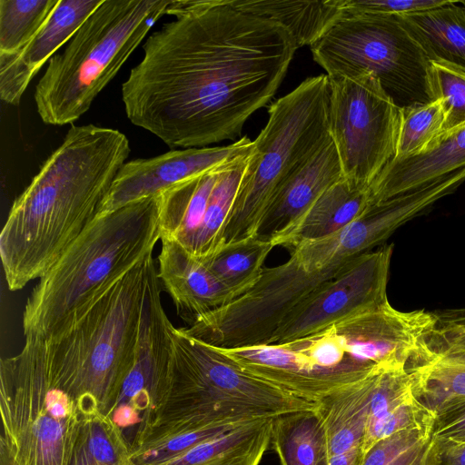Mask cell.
Masks as SVG:
<instances>
[{
    "label": "cell",
    "mask_w": 465,
    "mask_h": 465,
    "mask_svg": "<svg viewBox=\"0 0 465 465\" xmlns=\"http://www.w3.org/2000/svg\"><path fill=\"white\" fill-rule=\"evenodd\" d=\"M429 207L430 199L422 190L370 203L361 214L336 232L302 242L290 253L306 271H322L371 251Z\"/></svg>",
    "instance_id": "16"
},
{
    "label": "cell",
    "mask_w": 465,
    "mask_h": 465,
    "mask_svg": "<svg viewBox=\"0 0 465 465\" xmlns=\"http://www.w3.org/2000/svg\"><path fill=\"white\" fill-rule=\"evenodd\" d=\"M310 46L329 77L371 74L400 107L435 100L430 62L396 15L342 11Z\"/></svg>",
    "instance_id": "10"
},
{
    "label": "cell",
    "mask_w": 465,
    "mask_h": 465,
    "mask_svg": "<svg viewBox=\"0 0 465 465\" xmlns=\"http://www.w3.org/2000/svg\"><path fill=\"white\" fill-rule=\"evenodd\" d=\"M160 239L159 195L97 215L39 278L23 313L25 337H52Z\"/></svg>",
    "instance_id": "6"
},
{
    "label": "cell",
    "mask_w": 465,
    "mask_h": 465,
    "mask_svg": "<svg viewBox=\"0 0 465 465\" xmlns=\"http://www.w3.org/2000/svg\"><path fill=\"white\" fill-rule=\"evenodd\" d=\"M369 204V188L357 186L342 177L272 243L292 250L302 242L331 235L356 219Z\"/></svg>",
    "instance_id": "21"
},
{
    "label": "cell",
    "mask_w": 465,
    "mask_h": 465,
    "mask_svg": "<svg viewBox=\"0 0 465 465\" xmlns=\"http://www.w3.org/2000/svg\"><path fill=\"white\" fill-rule=\"evenodd\" d=\"M430 438L402 452L388 465H425Z\"/></svg>",
    "instance_id": "41"
},
{
    "label": "cell",
    "mask_w": 465,
    "mask_h": 465,
    "mask_svg": "<svg viewBox=\"0 0 465 465\" xmlns=\"http://www.w3.org/2000/svg\"><path fill=\"white\" fill-rule=\"evenodd\" d=\"M439 317L390 302L282 343L223 349L248 372L311 402L386 370L413 371L431 357Z\"/></svg>",
    "instance_id": "3"
},
{
    "label": "cell",
    "mask_w": 465,
    "mask_h": 465,
    "mask_svg": "<svg viewBox=\"0 0 465 465\" xmlns=\"http://www.w3.org/2000/svg\"><path fill=\"white\" fill-rule=\"evenodd\" d=\"M273 247L270 242L251 237L222 244L199 259L221 283L240 296L257 282Z\"/></svg>",
    "instance_id": "27"
},
{
    "label": "cell",
    "mask_w": 465,
    "mask_h": 465,
    "mask_svg": "<svg viewBox=\"0 0 465 465\" xmlns=\"http://www.w3.org/2000/svg\"><path fill=\"white\" fill-rule=\"evenodd\" d=\"M425 465H465V442L431 436Z\"/></svg>",
    "instance_id": "40"
},
{
    "label": "cell",
    "mask_w": 465,
    "mask_h": 465,
    "mask_svg": "<svg viewBox=\"0 0 465 465\" xmlns=\"http://www.w3.org/2000/svg\"><path fill=\"white\" fill-rule=\"evenodd\" d=\"M364 455L363 448L358 447L347 452L331 456L329 465H362Z\"/></svg>",
    "instance_id": "42"
},
{
    "label": "cell",
    "mask_w": 465,
    "mask_h": 465,
    "mask_svg": "<svg viewBox=\"0 0 465 465\" xmlns=\"http://www.w3.org/2000/svg\"><path fill=\"white\" fill-rule=\"evenodd\" d=\"M331 94L329 76L320 74L272 104L266 125L252 141L222 244L255 237L274 193L332 140Z\"/></svg>",
    "instance_id": "8"
},
{
    "label": "cell",
    "mask_w": 465,
    "mask_h": 465,
    "mask_svg": "<svg viewBox=\"0 0 465 465\" xmlns=\"http://www.w3.org/2000/svg\"><path fill=\"white\" fill-rule=\"evenodd\" d=\"M229 4L281 25L292 35L297 48L313 44L342 13L341 0H229Z\"/></svg>",
    "instance_id": "25"
},
{
    "label": "cell",
    "mask_w": 465,
    "mask_h": 465,
    "mask_svg": "<svg viewBox=\"0 0 465 465\" xmlns=\"http://www.w3.org/2000/svg\"><path fill=\"white\" fill-rule=\"evenodd\" d=\"M396 16L430 62H444L465 69V10L458 1Z\"/></svg>",
    "instance_id": "23"
},
{
    "label": "cell",
    "mask_w": 465,
    "mask_h": 465,
    "mask_svg": "<svg viewBox=\"0 0 465 465\" xmlns=\"http://www.w3.org/2000/svg\"><path fill=\"white\" fill-rule=\"evenodd\" d=\"M412 397L414 396L411 371L404 369L381 371L375 379L367 426L381 419Z\"/></svg>",
    "instance_id": "34"
},
{
    "label": "cell",
    "mask_w": 465,
    "mask_h": 465,
    "mask_svg": "<svg viewBox=\"0 0 465 465\" xmlns=\"http://www.w3.org/2000/svg\"><path fill=\"white\" fill-rule=\"evenodd\" d=\"M446 114L440 99L401 107L396 159L425 152L445 129Z\"/></svg>",
    "instance_id": "32"
},
{
    "label": "cell",
    "mask_w": 465,
    "mask_h": 465,
    "mask_svg": "<svg viewBox=\"0 0 465 465\" xmlns=\"http://www.w3.org/2000/svg\"><path fill=\"white\" fill-rule=\"evenodd\" d=\"M171 0H104L48 62L34 94L41 120L73 124L165 15Z\"/></svg>",
    "instance_id": "7"
},
{
    "label": "cell",
    "mask_w": 465,
    "mask_h": 465,
    "mask_svg": "<svg viewBox=\"0 0 465 465\" xmlns=\"http://www.w3.org/2000/svg\"><path fill=\"white\" fill-rule=\"evenodd\" d=\"M165 15L122 84L127 118L170 148L239 137L285 77L293 37L229 0H171Z\"/></svg>",
    "instance_id": "1"
},
{
    "label": "cell",
    "mask_w": 465,
    "mask_h": 465,
    "mask_svg": "<svg viewBox=\"0 0 465 465\" xmlns=\"http://www.w3.org/2000/svg\"><path fill=\"white\" fill-rule=\"evenodd\" d=\"M380 372L337 390L315 402L314 409L324 426L331 457L363 446L371 397Z\"/></svg>",
    "instance_id": "22"
},
{
    "label": "cell",
    "mask_w": 465,
    "mask_h": 465,
    "mask_svg": "<svg viewBox=\"0 0 465 465\" xmlns=\"http://www.w3.org/2000/svg\"><path fill=\"white\" fill-rule=\"evenodd\" d=\"M129 465H135V464L133 462V463H131V464H129Z\"/></svg>",
    "instance_id": "45"
},
{
    "label": "cell",
    "mask_w": 465,
    "mask_h": 465,
    "mask_svg": "<svg viewBox=\"0 0 465 465\" xmlns=\"http://www.w3.org/2000/svg\"><path fill=\"white\" fill-rule=\"evenodd\" d=\"M434 412L420 403L415 397L367 426L363 441L365 453L378 440L402 430L432 427Z\"/></svg>",
    "instance_id": "35"
},
{
    "label": "cell",
    "mask_w": 465,
    "mask_h": 465,
    "mask_svg": "<svg viewBox=\"0 0 465 465\" xmlns=\"http://www.w3.org/2000/svg\"><path fill=\"white\" fill-rule=\"evenodd\" d=\"M351 260L311 272L291 255L281 265L263 268L257 282L242 294L183 329L188 335L222 349L270 344L291 311Z\"/></svg>",
    "instance_id": "12"
},
{
    "label": "cell",
    "mask_w": 465,
    "mask_h": 465,
    "mask_svg": "<svg viewBox=\"0 0 465 465\" xmlns=\"http://www.w3.org/2000/svg\"><path fill=\"white\" fill-rule=\"evenodd\" d=\"M465 168V124L444 132L422 153L392 160L369 187L370 203L411 192Z\"/></svg>",
    "instance_id": "20"
},
{
    "label": "cell",
    "mask_w": 465,
    "mask_h": 465,
    "mask_svg": "<svg viewBox=\"0 0 465 465\" xmlns=\"http://www.w3.org/2000/svg\"><path fill=\"white\" fill-rule=\"evenodd\" d=\"M432 427L402 430L374 443L365 453L362 465H388L402 452L431 437Z\"/></svg>",
    "instance_id": "36"
},
{
    "label": "cell",
    "mask_w": 465,
    "mask_h": 465,
    "mask_svg": "<svg viewBox=\"0 0 465 465\" xmlns=\"http://www.w3.org/2000/svg\"><path fill=\"white\" fill-rule=\"evenodd\" d=\"M329 78L330 132L342 176L369 188L396 157L401 107L371 74Z\"/></svg>",
    "instance_id": "11"
},
{
    "label": "cell",
    "mask_w": 465,
    "mask_h": 465,
    "mask_svg": "<svg viewBox=\"0 0 465 465\" xmlns=\"http://www.w3.org/2000/svg\"><path fill=\"white\" fill-rule=\"evenodd\" d=\"M271 444L282 465H329L324 426L315 409L274 416Z\"/></svg>",
    "instance_id": "26"
},
{
    "label": "cell",
    "mask_w": 465,
    "mask_h": 465,
    "mask_svg": "<svg viewBox=\"0 0 465 465\" xmlns=\"http://www.w3.org/2000/svg\"><path fill=\"white\" fill-rule=\"evenodd\" d=\"M272 418L247 421L159 465H259L271 445Z\"/></svg>",
    "instance_id": "24"
},
{
    "label": "cell",
    "mask_w": 465,
    "mask_h": 465,
    "mask_svg": "<svg viewBox=\"0 0 465 465\" xmlns=\"http://www.w3.org/2000/svg\"><path fill=\"white\" fill-rule=\"evenodd\" d=\"M157 276L170 294L177 313L191 324L238 297L199 258L172 241L162 240Z\"/></svg>",
    "instance_id": "18"
},
{
    "label": "cell",
    "mask_w": 465,
    "mask_h": 465,
    "mask_svg": "<svg viewBox=\"0 0 465 465\" xmlns=\"http://www.w3.org/2000/svg\"><path fill=\"white\" fill-rule=\"evenodd\" d=\"M250 153L231 161L222 168L210 195L203 221L186 250L193 256L204 258L222 245L225 223Z\"/></svg>",
    "instance_id": "28"
},
{
    "label": "cell",
    "mask_w": 465,
    "mask_h": 465,
    "mask_svg": "<svg viewBox=\"0 0 465 465\" xmlns=\"http://www.w3.org/2000/svg\"><path fill=\"white\" fill-rule=\"evenodd\" d=\"M393 245L361 253L322 282L285 317L271 343L295 340L389 303L387 284Z\"/></svg>",
    "instance_id": "13"
},
{
    "label": "cell",
    "mask_w": 465,
    "mask_h": 465,
    "mask_svg": "<svg viewBox=\"0 0 465 465\" xmlns=\"http://www.w3.org/2000/svg\"><path fill=\"white\" fill-rule=\"evenodd\" d=\"M155 270L151 254L45 340L53 382L80 404L84 416L110 417L114 409L135 360Z\"/></svg>",
    "instance_id": "4"
},
{
    "label": "cell",
    "mask_w": 465,
    "mask_h": 465,
    "mask_svg": "<svg viewBox=\"0 0 465 465\" xmlns=\"http://www.w3.org/2000/svg\"><path fill=\"white\" fill-rule=\"evenodd\" d=\"M131 152L119 130L72 125L15 200L0 233L10 291L41 278L93 223Z\"/></svg>",
    "instance_id": "2"
},
{
    "label": "cell",
    "mask_w": 465,
    "mask_h": 465,
    "mask_svg": "<svg viewBox=\"0 0 465 465\" xmlns=\"http://www.w3.org/2000/svg\"><path fill=\"white\" fill-rule=\"evenodd\" d=\"M434 99L443 104L444 132L465 124V69L444 62H430Z\"/></svg>",
    "instance_id": "33"
},
{
    "label": "cell",
    "mask_w": 465,
    "mask_h": 465,
    "mask_svg": "<svg viewBox=\"0 0 465 465\" xmlns=\"http://www.w3.org/2000/svg\"><path fill=\"white\" fill-rule=\"evenodd\" d=\"M430 350L436 355L465 351V318L438 322L429 338Z\"/></svg>",
    "instance_id": "39"
},
{
    "label": "cell",
    "mask_w": 465,
    "mask_h": 465,
    "mask_svg": "<svg viewBox=\"0 0 465 465\" xmlns=\"http://www.w3.org/2000/svg\"><path fill=\"white\" fill-rule=\"evenodd\" d=\"M0 465H15V464L6 454L0 451Z\"/></svg>",
    "instance_id": "43"
},
{
    "label": "cell",
    "mask_w": 465,
    "mask_h": 465,
    "mask_svg": "<svg viewBox=\"0 0 465 465\" xmlns=\"http://www.w3.org/2000/svg\"><path fill=\"white\" fill-rule=\"evenodd\" d=\"M411 376L413 396L434 412L443 402L465 396V351L436 355Z\"/></svg>",
    "instance_id": "30"
},
{
    "label": "cell",
    "mask_w": 465,
    "mask_h": 465,
    "mask_svg": "<svg viewBox=\"0 0 465 465\" xmlns=\"http://www.w3.org/2000/svg\"><path fill=\"white\" fill-rule=\"evenodd\" d=\"M315 403L243 370L218 348L173 330L167 391L131 447L206 427L312 410Z\"/></svg>",
    "instance_id": "5"
},
{
    "label": "cell",
    "mask_w": 465,
    "mask_h": 465,
    "mask_svg": "<svg viewBox=\"0 0 465 465\" xmlns=\"http://www.w3.org/2000/svg\"><path fill=\"white\" fill-rule=\"evenodd\" d=\"M342 177L339 155L331 140L274 193L261 218L255 237L272 242Z\"/></svg>",
    "instance_id": "19"
},
{
    "label": "cell",
    "mask_w": 465,
    "mask_h": 465,
    "mask_svg": "<svg viewBox=\"0 0 465 465\" xmlns=\"http://www.w3.org/2000/svg\"><path fill=\"white\" fill-rule=\"evenodd\" d=\"M59 0H0V55L25 47L49 18Z\"/></svg>",
    "instance_id": "31"
},
{
    "label": "cell",
    "mask_w": 465,
    "mask_h": 465,
    "mask_svg": "<svg viewBox=\"0 0 465 465\" xmlns=\"http://www.w3.org/2000/svg\"><path fill=\"white\" fill-rule=\"evenodd\" d=\"M458 3L465 10V0L464 1H458Z\"/></svg>",
    "instance_id": "44"
},
{
    "label": "cell",
    "mask_w": 465,
    "mask_h": 465,
    "mask_svg": "<svg viewBox=\"0 0 465 465\" xmlns=\"http://www.w3.org/2000/svg\"><path fill=\"white\" fill-rule=\"evenodd\" d=\"M253 143L244 136L226 146L172 150L147 159L125 162L102 202L98 215L163 191L248 154Z\"/></svg>",
    "instance_id": "15"
},
{
    "label": "cell",
    "mask_w": 465,
    "mask_h": 465,
    "mask_svg": "<svg viewBox=\"0 0 465 465\" xmlns=\"http://www.w3.org/2000/svg\"><path fill=\"white\" fill-rule=\"evenodd\" d=\"M452 0H341L342 11L382 15H404L450 4Z\"/></svg>",
    "instance_id": "37"
},
{
    "label": "cell",
    "mask_w": 465,
    "mask_h": 465,
    "mask_svg": "<svg viewBox=\"0 0 465 465\" xmlns=\"http://www.w3.org/2000/svg\"><path fill=\"white\" fill-rule=\"evenodd\" d=\"M431 436L465 442V396L452 398L436 409Z\"/></svg>",
    "instance_id": "38"
},
{
    "label": "cell",
    "mask_w": 465,
    "mask_h": 465,
    "mask_svg": "<svg viewBox=\"0 0 465 465\" xmlns=\"http://www.w3.org/2000/svg\"><path fill=\"white\" fill-rule=\"evenodd\" d=\"M173 327L163 307L156 269L148 283L135 360L110 416L124 433L137 423L139 427L143 424L164 397L171 371Z\"/></svg>",
    "instance_id": "14"
},
{
    "label": "cell",
    "mask_w": 465,
    "mask_h": 465,
    "mask_svg": "<svg viewBox=\"0 0 465 465\" xmlns=\"http://www.w3.org/2000/svg\"><path fill=\"white\" fill-rule=\"evenodd\" d=\"M104 0H59L47 21L18 52L0 55V97L17 105L32 79Z\"/></svg>",
    "instance_id": "17"
},
{
    "label": "cell",
    "mask_w": 465,
    "mask_h": 465,
    "mask_svg": "<svg viewBox=\"0 0 465 465\" xmlns=\"http://www.w3.org/2000/svg\"><path fill=\"white\" fill-rule=\"evenodd\" d=\"M0 451L15 465H68L84 414L49 374L45 341L25 337L0 364Z\"/></svg>",
    "instance_id": "9"
},
{
    "label": "cell",
    "mask_w": 465,
    "mask_h": 465,
    "mask_svg": "<svg viewBox=\"0 0 465 465\" xmlns=\"http://www.w3.org/2000/svg\"><path fill=\"white\" fill-rule=\"evenodd\" d=\"M131 449L121 428L100 411L84 415L68 465H129Z\"/></svg>",
    "instance_id": "29"
}]
</instances>
